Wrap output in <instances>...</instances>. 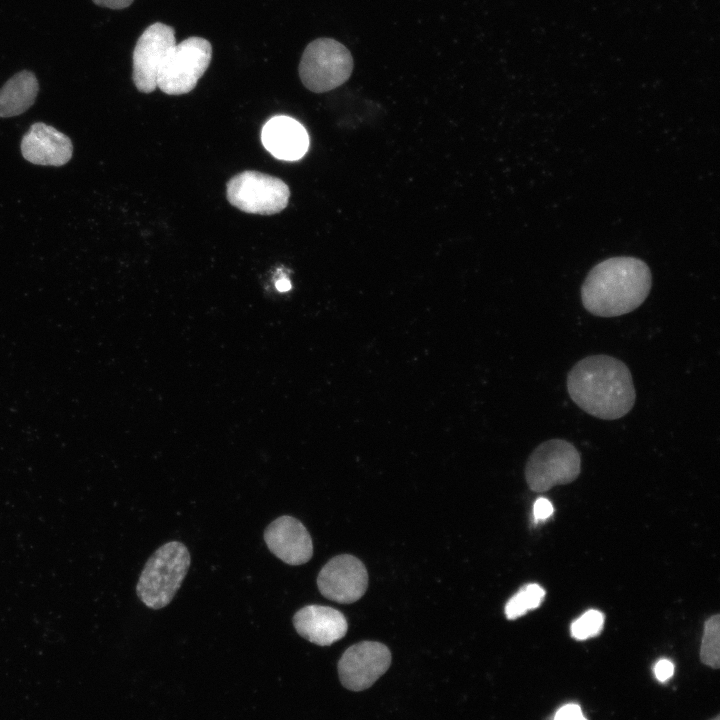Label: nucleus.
Returning a JSON list of instances; mask_svg holds the SVG:
<instances>
[{
  "instance_id": "obj_1",
  "label": "nucleus",
  "mask_w": 720,
  "mask_h": 720,
  "mask_svg": "<svg viewBox=\"0 0 720 720\" xmlns=\"http://www.w3.org/2000/svg\"><path fill=\"white\" fill-rule=\"evenodd\" d=\"M571 399L586 413L604 420L626 415L636 399L629 368L608 355H591L578 361L567 376Z\"/></svg>"
},
{
  "instance_id": "obj_2",
  "label": "nucleus",
  "mask_w": 720,
  "mask_h": 720,
  "mask_svg": "<svg viewBox=\"0 0 720 720\" xmlns=\"http://www.w3.org/2000/svg\"><path fill=\"white\" fill-rule=\"evenodd\" d=\"M652 285L648 265L635 257L608 258L595 265L581 287L584 308L599 317H616L638 308Z\"/></svg>"
},
{
  "instance_id": "obj_3",
  "label": "nucleus",
  "mask_w": 720,
  "mask_h": 720,
  "mask_svg": "<svg viewBox=\"0 0 720 720\" xmlns=\"http://www.w3.org/2000/svg\"><path fill=\"white\" fill-rule=\"evenodd\" d=\"M190 553L178 541L160 546L147 560L136 586L139 599L149 608L167 606L179 590L190 566Z\"/></svg>"
},
{
  "instance_id": "obj_4",
  "label": "nucleus",
  "mask_w": 720,
  "mask_h": 720,
  "mask_svg": "<svg viewBox=\"0 0 720 720\" xmlns=\"http://www.w3.org/2000/svg\"><path fill=\"white\" fill-rule=\"evenodd\" d=\"M353 58L350 51L332 38H318L305 48L299 76L303 85L315 93L339 87L351 76Z\"/></svg>"
},
{
  "instance_id": "obj_5",
  "label": "nucleus",
  "mask_w": 720,
  "mask_h": 720,
  "mask_svg": "<svg viewBox=\"0 0 720 720\" xmlns=\"http://www.w3.org/2000/svg\"><path fill=\"white\" fill-rule=\"evenodd\" d=\"M581 470L576 447L564 439H550L538 445L525 466V478L534 492H544L556 485L574 481Z\"/></svg>"
},
{
  "instance_id": "obj_6",
  "label": "nucleus",
  "mask_w": 720,
  "mask_h": 720,
  "mask_svg": "<svg viewBox=\"0 0 720 720\" xmlns=\"http://www.w3.org/2000/svg\"><path fill=\"white\" fill-rule=\"evenodd\" d=\"M211 58L212 46L208 40L201 37L183 40L165 58L157 76V87L168 95L192 91L209 67Z\"/></svg>"
},
{
  "instance_id": "obj_7",
  "label": "nucleus",
  "mask_w": 720,
  "mask_h": 720,
  "mask_svg": "<svg viewBox=\"0 0 720 720\" xmlns=\"http://www.w3.org/2000/svg\"><path fill=\"white\" fill-rule=\"evenodd\" d=\"M228 202L240 211L272 215L283 211L290 197L288 185L281 179L258 171H243L226 184Z\"/></svg>"
},
{
  "instance_id": "obj_8",
  "label": "nucleus",
  "mask_w": 720,
  "mask_h": 720,
  "mask_svg": "<svg viewBox=\"0 0 720 720\" xmlns=\"http://www.w3.org/2000/svg\"><path fill=\"white\" fill-rule=\"evenodd\" d=\"M392 655L381 642L362 641L348 647L340 657L337 669L344 688L360 692L370 688L389 669Z\"/></svg>"
},
{
  "instance_id": "obj_9",
  "label": "nucleus",
  "mask_w": 720,
  "mask_h": 720,
  "mask_svg": "<svg viewBox=\"0 0 720 720\" xmlns=\"http://www.w3.org/2000/svg\"><path fill=\"white\" fill-rule=\"evenodd\" d=\"M175 45L174 29L161 22L151 24L141 34L133 51L132 73L140 92L151 93L157 88L159 70Z\"/></svg>"
},
{
  "instance_id": "obj_10",
  "label": "nucleus",
  "mask_w": 720,
  "mask_h": 720,
  "mask_svg": "<svg viewBox=\"0 0 720 720\" xmlns=\"http://www.w3.org/2000/svg\"><path fill=\"white\" fill-rule=\"evenodd\" d=\"M320 593L337 603L349 604L359 600L368 586L365 565L357 557L342 554L331 558L317 577Z\"/></svg>"
},
{
  "instance_id": "obj_11",
  "label": "nucleus",
  "mask_w": 720,
  "mask_h": 720,
  "mask_svg": "<svg viewBox=\"0 0 720 720\" xmlns=\"http://www.w3.org/2000/svg\"><path fill=\"white\" fill-rule=\"evenodd\" d=\"M270 552L289 565L307 563L313 555V543L306 527L296 518L283 515L264 531Z\"/></svg>"
},
{
  "instance_id": "obj_12",
  "label": "nucleus",
  "mask_w": 720,
  "mask_h": 720,
  "mask_svg": "<svg viewBox=\"0 0 720 720\" xmlns=\"http://www.w3.org/2000/svg\"><path fill=\"white\" fill-rule=\"evenodd\" d=\"M71 140L54 127L34 123L21 141L23 157L37 165L62 166L72 157Z\"/></svg>"
},
{
  "instance_id": "obj_13",
  "label": "nucleus",
  "mask_w": 720,
  "mask_h": 720,
  "mask_svg": "<svg viewBox=\"0 0 720 720\" xmlns=\"http://www.w3.org/2000/svg\"><path fill=\"white\" fill-rule=\"evenodd\" d=\"M296 632L319 646H329L346 635L348 624L338 610L322 605H307L293 616Z\"/></svg>"
},
{
  "instance_id": "obj_14",
  "label": "nucleus",
  "mask_w": 720,
  "mask_h": 720,
  "mask_svg": "<svg viewBox=\"0 0 720 720\" xmlns=\"http://www.w3.org/2000/svg\"><path fill=\"white\" fill-rule=\"evenodd\" d=\"M261 140L265 149L283 161L301 159L309 148L304 126L289 116H274L263 126Z\"/></svg>"
},
{
  "instance_id": "obj_15",
  "label": "nucleus",
  "mask_w": 720,
  "mask_h": 720,
  "mask_svg": "<svg viewBox=\"0 0 720 720\" xmlns=\"http://www.w3.org/2000/svg\"><path fill=\"white\" fill-rule=\"evenodd\" d=\"M39 84L34 73L24 70L12 76L0 89V117L20 115L34 103Z\"/></svg>"
},
{
  "instance_id": "obj_16",
  "label": "nucleus",
  "mask_w": 720,
  "mask_h": 720,
  "mask_svg": "<svg viewBox=\"0 0 720 720\" xmlns=\"http://www.w3.org/2000/svg\"><path fill=\"white\" fill-rule=\"evenodd\" d=\"M545 596V590L536 583L523 586L505 605L507 619L514 620L527 611L537 608Z\"/></svg>"
},
{
  "instance_id": "obj_17",
  "label": "nucleus",
  "mask_w": 720,
  "mask_h": 720,
  "mask_svg": "<svg viewBox=\"0 0 720 720\" xmlns=\"http://www.w3.org/2000/svg\"><path fill=\"white\" fill-rule=\"evenodd\" d=\"M702 664L712 668L720 667V615L709 617L704 624V632L700 646Z\"/></svg>"
},
{
  "instance_id": "obj_18",
  "label": "nucleus",
  "mask_w": 720,
  "mask_h": 720,
  "mask_svg": "<svg viewBox=\"0 0 720 720\" xmlns=\"http://www.w3.org/2000/svg\"><path fill=\"white\" fill-rule=\"evenodd\" d=\"M604 625V615L598 610H588L571 625V635L577 640H586L600 634Z\"/></svg>"
},
{
  "instance_id": "obj_19",
  "label": "nucleus",
  "mask_w": 720,
  "mask_h": 720,
  "mask_svg": "<svg viewBox=\"0 0 720 720\" xmlns=\"http://www.w3.org/2000/svg\"><path fill=\"white\" fill-rule=\"evenodd\" d=\"M553 720H587L578 704L568 703L561 706L553 715Z\"/></svg>"
},
{
  "instance_id": "obj_20",
  "label": "nucleus",
  "mask_w": 720,
  "mask_h": 720,
  "mask_svg": "<svg viewBox=\"0 0 720 720\" xmlns=\"http://www.w3.org/2000/svg\"><path fill=\"white\" fill-rule=\"evenodd\" d=\"M533 514L535 520H545L553 514V505L546 498H538L533 507Z\"/></svg>"
},
{
  "instance_id": "obj_21",
  "label": "nucleus",
  "mask_w": 720,
  "mask_h": 720,
  "mask_svg": "<svg viewBox=\"0 0 720 720\" xmlns=\"http://www.w3.org/2000/svg\"><path fill=\"white\" fill-rule=\"evenodd\" d=\"M654 674L658 681L666 682L674 674V665L668 659L659 660L654 666Z\"/></svg>"
},
{
  "instance_id": "obj_22",
  "label": "nucleus",
  "mask_w": 720,
  "mask_h": 720,
  "mask_svg": "<svg viewBox=\"0 0 720 720\" xmlns=\"http://www.w3.org/2000/svg\"><path fill=\"white\" fill-rule=\"evenodd\" d=\"M95 4L111 9H124L132 4L134 0H92Z\"/></svg>"
},
{
  "instance_id": "obj_23",
  "label": "nucleus",
  "mask_w": 720,
  "mask_h": 720,
  "mask_svg": "<svg viewBox=\"0 0 720 720\" xmlns=\"http://www.w3.org/2000/svg\"><path fill=\"white\" fill-rule=\"evenodd\" d=\"M275 287L280 292H287L291 289V283L286 276H280L276 279Z\"/></svg>"
},
{
  "instance_id": "obj_24",
  "label": "nucleus",
  "mask_w": 720,
  "mask_h": 720,
  "mask_svg": "<svg viewBox=\"0 0 720 720\" xmlns=\"http://www.w3.org/2000/svg\"><path fill=\"white\" fill-rule=\"evenodd\" d=\"M709 720H720V716H719V715H716L715 717H713V718H711V719H709Z\"/></svg>"
},
{
  "instance_id": "obj_25",
  "label": "nucleus",
  "mask_w": 720,
  "mask_h": 720,
  "mask_svg": "<svg viewBox=\"0 0 720 720\" xmlns=\"http://www.w3.org/2000/svg\"><path fill=\"white\" fill-rule=\"evenodd\" d=\"M544 720H553V716H548Z\"/></svg>"
}]
</instances>
